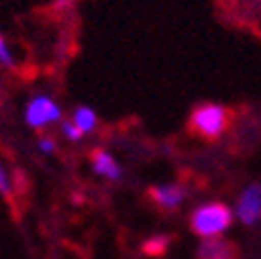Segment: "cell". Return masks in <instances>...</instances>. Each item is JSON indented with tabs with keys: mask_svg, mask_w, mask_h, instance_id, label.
<instances>
[{
	"mask_svg": "<svg viewBox=\"0 0 261 259\" xmlns=\"http://www.w3.org/2000/svg\"><path fill=\"white\" fill-rule=\"evenodd\" d=\"M12 194H14V180H12L10 168L0 159V196L3 199H12Z\"/></svg>",
	"mask_w": 261,
	"mask_h": 259,
	"instance_id": "obj_9",
	"label": "cell"
},
{
	"mask_svg": "<svg viewBox=\"0 0 261 259\" xmlns=\"http://www.w3.org/2000/svg\"><path fill=\"white\" fill-rule=\"evenodd\" d=\"M236 217L247 227H254L261 217V184H250L236 201Z\"/></svg>",
	"mask_w": 261,
	"mask_h": 259,
	"instance_id": "obj_4",
	"label": "cell"
},
{
	"mask_svg": "<svg viewBox=\"0 0 261 259\" xmlns=\"http://www.w3.org/2000/svg\"><path fill=\"white\" fill-rule=\"evenodd\" d=\"M228 126V110L217 103H203L198 108H194L189 117V129L191 133L201 135L205 140H215L226 131Z\"/></svg>",
	"mask_w": 261,
	"mask_h": 259,
	"instance_id": "obj_3",
	"label": "cell"
},
{
	"mask_svg": "<svg viewBox=\"0 0 261 259\" xmlns=\"http://www.w3.org/2000/svg\"><path fill=\"white\" fill-rule=\"evenodd\" d=\"M149 196L156 201V205H161L163 210H175L177 205H182L187 192L179 184H156L149 189Z\"/></svg>",
	"mask_w": 261,
	"mask_h": 259,
	"instance_id": "obj_6",
	"label": "cell"
},
{
	"mask_svg": "<svg viewBox=\"0 0 261 259\" xmlns=\"http://www.w3.org/2000/svg\"><path fill=\"white\" fill-rule=\"evenodd\" d=\"M72 5V0H56V7L59 10H65V7H70Z\"/></svg>",
	"mask_w": 261,
	"mask_h": 259,
	"instance_id": "obj_14",
	"label": "cell"
},
{
	"mask_svg": "<svg viewBox=\"0 0 261 259\" xmlns=\"http://www.w3.org/2000/svg\"><path fill=\"white\" fill-rule=\"evenodd\" d=\"M91 171L96 173L98 178L108 180V182H119L124 178V168L117 159L110 154L108 150L98 147V150L91 152Z\"/></svg>",
	"mask_w": 261,
	"mask_h": 259,
	"instance_id": "obj_5",
	"label": "cell"
},
{
	"mask_svg": "<svg viewBox=\"0 0 261 259\" xmlns=\"http://www.w3.org/2000/svg\"><path fill=\"white\" fill-rule=\"evenodd\" d=\"M38 152L44 154V157H51V154L56 152V140L51 138V135H40L38 138Z\"/></svg>",
	"mask_w": 261,
	"mask_h": 259,
	"instance_id": "obj_13",
	"label": "cell"
},
{
	"mask_svg": "<svg viewBox=\"0 0 261 259\" xmlns=\"http://www.w3.org/2000/svg\"><path fill=\"white\" fill-rule=\"evenodd\" d=\"M168 243H170L168 236H152L145 241V252L147 254H161L163 250L168 248Z\"/></svg>",
	"mask_w": 261,
	"mask_h": 259,
	"instance_id": "obj_11",
	"label": "cell"
},
{
	"mask_svg": "<svg viewBox=\"0 0 261 259\" xmlns=\"http://www.w3.org/2000/svg\"><path fill=\"white\" fill-rule=\"evenodd\" d=\"M16 65V56L14 52H12L10 42H7V38L0 33V68H5V70H12Z\"/></svg>",
	"mask_w": 261,
	"mask_h": 259,
	"instance_id": "obj_10",
	"label": "cell"
},
{
	"mask_svg": "<svg viewBox=\"0 0 261 259\" xmlns=\"http://www.w3.org/2000/svg\"><path fill=\"white\" fill-rule=\"evenodd\" d=\"M63 110L56 98L49 93H33L23 105V124L33 131H47L49 126L61 124Z\"/></svg>",
	"mask_w": 261,
	"mask_h": 259,
	"instance_id": "obj_2",
	"label": "cell"
},
{
	"mask_svg": "<svg viewBox=\"0 0 261 259\" xmlns=\"http://www.w3.org/2000/svg\"><path fill=\"white\" fill-rule=\"evenodd\" d=\"M236 250L222 238H205L198 248V259H233Z\"/></svg>",
	"mask_w": 261,
	"mask_h": 259,
	"instance_id": "obj_7",
	"label": "cell"
},
{
	"mask_svg": "<svg viewBox=\"0 0 261 259\" xmlns=\"http://www.w3.org/2000/svg\"><path fill=\"white\" fill-rule=\"evenodd\" d=\"M61 135H63L68 143H80L82 138H84V135H82V131L72 124L70 119H61Z\"/></svg>",
	"mask_w": 261,
	"mask_h": 259,
	"instance_id": "obj_12",
	"label": "cell"
},
{
	"mask_svg": "<svg viewBox=\"0 0 261 259\" xmlns=\"http://www.w3.org/2000/svg\"><path fill=\"white\" fill-rule=\"evenodd\" d=\"M233 222V210L226 203L219 201H210V203L198 205L191 213V229L196 236L205 238H219Z\"/></svg>",
	"mask_w": 261,
	"mask_h": 259,
	"instance_id": "obj_1",
	"label": "cell"
},
{
	"mask_svg": "<svg viewBox=\"0 0 261 259\" xmlns=\"http://www.w3.org/2000/svg\"><path fill=\"white\" fill-rule=\"evenodd\" d=\"M70 122L82 131V135H89V133H93L98 126V114H96V110L89 108V105H77V108L72 110Z\"/></svg>",
	"mask_w": 261,
	"mask_h": 259,
	"instance_id": "obj_8",
	"label": "cell"
}]
</instances>
